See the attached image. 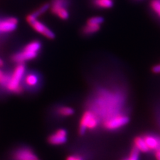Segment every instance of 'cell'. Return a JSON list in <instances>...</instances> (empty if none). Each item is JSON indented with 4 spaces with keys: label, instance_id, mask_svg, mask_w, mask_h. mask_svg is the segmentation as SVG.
<instances>
[{
    "label": "cell",
    "instance_id": "6da1fadb",
    "mask_svg": "<svg viewBox=\"0 0 160 160\" xmlns=\"http://www.w3.org/2000/svg\"><path fill=\"white\" fill-rule=\"evenodd\" d=\"M26 72V66L24 63H19L15 68L12 75H11L9 81L6 86V88L10 92L20 93L23 92L21 82Z\"/></svg>",
    "mask_w": 160,
    "mask_h": 160
},
{
    "label": "cell",
    "instance_id": "7a4b0ae2",
    "mask_svg": "<svg viewBox=\"0 0 160 160\" xmlns=\"http://www.w3.org/2000/svg\"><path fill=\"white\" fill-rule=\"evenodd\" d=\"M99 124V118L91 110H87L82 115L79 123V133L84 134L88 129H96Z\"/></svg>",
    "mask_w": 160,
    "mask_h": 160
},
{
    "label": "cell",
    "instance_id": "3957f363",
    "mask_svg": "<svg viewBox=\"0 0 160 160\" xmlns=\"http://www.w3.org/2000/svg\"><path fill=\"white\" fill-rule=\"evenodd\" d=\"M27 22L32 27V28L39 33L42 34L46 38L49 39H53L56 37L54 32L52 30L48 28L46 25L39 22L38 18H35L31 15H28L27 16Z\"/></svg>",
    "mask_w": 160,
    "mask_h": 160
},
{
    "label": "cell",
    "instance_id": "277c9868",
    "mask_svg": "<svg viewBox=\"0 0 160 160\" xmlns=\"http://www.w3.org/2000/svg\"><path fill=\"white\" fill-rule=\"evenodd\" d=\"M68 5V0H53L50 5V9L55 16L62 20H67L69 18Z\"/></svg>",
    "mask_w": 160,
    "mask_h": 160
},
{
    "label": "cell",
    "instance_id": "5b68a950",
    "mask_svg": "<svg viewBox=\"0 0 160 160\" xmlns=\"http://www.w3.org/2000/svg\"><path fill=\"white\" fill-rule=\"evenodd\" d=\"M129 121V119L128 117L118 115V116H113L106 119L103 123V126L108 130H116L126 126L128 123Z\"/></svg>",
    "mask_w": 160,
    "mask_h": 160
},
{
    "label": "cell",
    "instance_id": "8992f818",
    "mask_svg": "<svg viewBox=\"0 0 160 160\" xmlns=\"http://www.w3.org/2000/svg\"><path fill=\"white\" fill-rule=\"evenodd\" d=\"M68 132L65 129H59L56 130L48 138V142L53 146H59L64 144L67 142Z\"/></svg>",
    "mask_w": 160,
    "mask_h": 160
},
{
    "label": "cell",
    "instance_id": "52a82bcc",
    "mask_svg": "<svg viewBox=\"0 0 160 160\" xmlns=\"http://www.w3.org/2000/svg\"><path fill=\"white\" fill-rule=\"evenodd\" d=\"M38 56V52H34L28 51V50L24 49L21 52H18L13 55L12 57V61L18 64L24 63V62L29 61V60L34 59Z\"/></svg>",
    "mask_w": 160,
    "mask_h": 160
},
{
    "label": "cell",
    "instance_id": "ba28073f",
    "mask_svg": "<svg viewBox=\"0 0 160 160\" xmlns=\"http://www.w3.org/2000/svg\"><path fill=\"white\" fill-rule=\"evenodd\" d=\"M18 21L15 18H8L0 20V33L13 32L17 28Z\"/></svg>",
    "mask_w": 160,
    "mask_h": 160
},
{
    "label": "cell",
    "instance_id": "9c48e42d",
    "mask_svg": "<svg viewBox=\"0 0 160 160\" xmlns=\"http://www.w3.org/2000/svg\"><path fill=\"white\" fill-rule=\"evenodd\" d=\"M33 150L28 148H22L18 149L13 155L14 160H32L37 159Z\"/></svg>",
    "mask_w": 160,
    "mask_h": 160
},
{
    "label": "cell",
    "instance_id": "30bf717a",
    "mask_svg": "<svg viewBox=\"0 0 160 160\" xmlns=\"http://www.w3.org/2000/svg\"><path fill=\"white\" fill-rule=\"evenodd\" d=\"M101 29V26L97 24H93L88 23L83 28H82V33L85 36H91L99 32Z\"/></svg>",
    "mask_w": 160,
    "mask_h": 160
},
{
    "label": "cell",
    "instance_id": "8fae6325",
    "mask_svg": "<svg viewBox=\"0 0 160 160\" xmlns=\"http://www.w3.org/2000/svg\"><path fill=\"white\" fill-rule=\"evenodd\" d=\"M134 145L139 152L143 153H146L149 151V149L147 144L145 142L143 138L142 137H137L134 139Z\"/></svg>",
    "mask_w": 160,
    "mask_h": 160
},
{
    "label": "cell",
    "instance_id": "7c38bea8",
    "mask_svg": "<svg viewBox=\"0 0 160 160\" xmlns=\"http://www.w3.org/2000/svg\"><path fill=\"white\" fill-rule=\"evenodd\" d=\"M95 7L100 9H110L113 6V0H92Z\"/></svg>",
    "mask_w": 160,
    "mask_h": 160
},
{
    "label": "cell",
    "instance_id": "4fadbf2b",
    "mask_svg": "<svg viewBox=\"0 0 160 160\" xmlns=\"http://www.w3.org/2000/svg\"><path fill=\"white\" fill-rule=\"evenodd\" d=\"M25 83L29 87H36L39 82V77L36 73H29L24 79Z\"/></svg>",
    "mask_w": 160,
    "mask_h": 160
},
{
    "label": "cell",
    "instance_id": "5bb4252c",
    "mask_svg": "<svg viewBox=\"0 0 160 160\" xmlns=\"http://www.w3.org/2000/svg\"><path fill=\"white\" fill-rule=\"evenodd\" d=\"M149 150L156 149L159 146V142L156 138L151 136H146L143 138Z\"/></svg>",
    "mask_w": 160,
    "mask_h": 160
},
{
    "label": "cell",
    "instance_id": "9a60e30c",
    "mask_svg": "<svg viewBox=\"0 0 160 160\" xmlns=\"http://www.w3.org/2000/svg\"><path fill=\"white\" fill-rule=\"evenodd\" d=\"M49 8H50V4L44 3L42 5V6L39 7L36 10H35V11L30 15L35 18H38L40 16L44 14L47 11H48V9Z\"/></svg>",
    "mask_w": 160,
    "mask_h": 160
},
{
    "label": "cell",
    "instance_id": "2e32d148",
    "mask_svg": "<svg viewBox=\"0 0 160 160\" xmlns=\"http://www.w3.org/2000/svg\"><path fill=\"white\" fill-rule=\"evenodd\" d=\"M41 48H42L41 42L36 40V41H33L27 44L26 46L24 47L23 49L26 50H28V51L38 53L39 52V50L41 49Z\"/></svg>",
    "mask_w": 160,
    "mask_h": 160
},
{
    "label": "cell",
    "instance_id": "e0dca14e",
    "mask_svg": "<svg viewBox=\"0 0 160 160\" xmlns=\"http://www.w3.org/2000/svg\"><path fill=\"white\" fill-rule=\"evenodd\" d=\"M74 109L68 106H62L58 108V113L59 115L63 117H69L71 116L74 113Z\"/></svg>",
    "mask_w": 160,
    "mask_h": 160
},
{
    "label": "cell",
    "instance_id": "ac0fdd59",
    "mask_svg": "<svg viewBox=\"0 0 160 160\" xmlns=\"http://www.w3.org/2000/svg\"><path fill=\"white\" fill-rule=\"evenodd\" d=\"M88 23H93V24H97L102 26V24L104 22V18L101 16H94L92 18H90L88 20Z\"/></svg>",
    "mask_w": 160,
    "mask_h": 160
},
{
    "label": "cell",
    "instance_id": "d6986e66",
    "mask_svg": "<svg viewBox=\"0 0 160 160\" xmlns=\"http://www.w3.org/2000/svg\"><path fill=\"white\" fill-rule=\"evenodd\" d=\"M10 78H11V76H10V75L3 73L2 76L0 77V86L6 87L9 81Z\"/></svg>",
    "mask_w": 160,
    "mask_h": 160
},
{
    "label": "cell",
    "instance_id": "ffe728a7",
    "mask_svg": "<svg viewBox=\"0 0 160 160\" xmlns=\"http://www.w3.org/2000/svg\"><path fill=\"white\" fill-rule=\"evenodd\" d=\"M151 5L152 9L160 16V2L158 0H153Z\"/></svg>",
    "mask_w": 160,
    "mask_h": 160
},
{
    "label": "cell",
    "instance_id": "44dd1931",
    "mask_svg": "<svg viewBox=\"0 0 160 160\" xmlns=\"http://www.w3.org/2000/svg\"><path fill=\"white\" fill-rule=\"evenodd\" d=\"M152 70L154 73H157V74L160 73V64H158V65H156V66H153Z\"/></svg>",
    "mask_w": 160,
    "mask_h": 160
},
{
    "label": "cell",
    "instance_id": "7402d4cb",
    "mask_svg": "<svg viewBox=\"0 0 160 160\" xmlns=\"http://www.w3.org/2000/svg\"><path fill=\"white\" fill-rule=\"evenodd\" d=\"M66 160H83V159L79 156H69L67 158Z\"/></svg>",
    "mask_w": 160,
    "mask_h": 160
},
{
    "label": "cell",
    "instance_id": "603a6c76",
    "mask_svg": "<svg viewBox=\"0 0 160 160\" xmlns=\"http://www.w3.org/2000/svg\"><path fill=\"white\" fill-rule=\"evenodd\" d=\"M156 158H157V160H160V150H159V151H158L156 152Z\"/></svg>",
    "mask_w": 160,
    "mask_h": 160
},
{
    "label": "cell",
    "instance_id": "cb8c5ba5",
    "mask_svg": "<svg viewBox=\"0 0 160 160\" xmlns=\"http://www.w3.org/2000/svg\"><path fill=\"white\" fill-rule=\"evenodd\" d=\"M3 64H4L3 61L1 58H0V67H2L3 66Z\"/></svg>",
    "mask_w": 160,
    "mask_h": 160
},
{
    "label": "cell",
    "instance_id": "d4e9b609",
    "mask_svg": "<svg viewBox=\"0 0 160 160\" xmlns=\"http://www.w3.org/2000/svg\"><path fill=\"white\" fill-rule=\"evenodd\" d=\"M3 73H3V72L2 71L1 69H0V77H1V76H2V75L3 74Z\"/></svg>",
    "mask_w": 160,
    "mask_h": 160
},
{
    "label": "cell",
    "instance_id": "484cf974",
    "mask_svg": "<svg viewBox=\"0 0 160 160\" xmlns=\"http://www.w3.org/2000/svg\"><path fill=\"white\" fill-rule=\"evenodd\" d=\"M124 160H132V159H130L128 158V159H124Z\"/></svg>",
    "mask_w": 160,
    "mask_h": 160
},
{
    "label": "cell",
    "instance_id": "4316f807",
    "mask_svg": "<svg viewBox=\"0 0 160 160\" xmlns=\"http://www.w3.org/2000/svg\"><path fill=\"white\" fill-rule=\"evenodd\" d=\"M32 160H39L38 158H37V159H32Z\"/></svg>",
    "mask_w": 160,
    "mask_h": 160
}]
</instances>
